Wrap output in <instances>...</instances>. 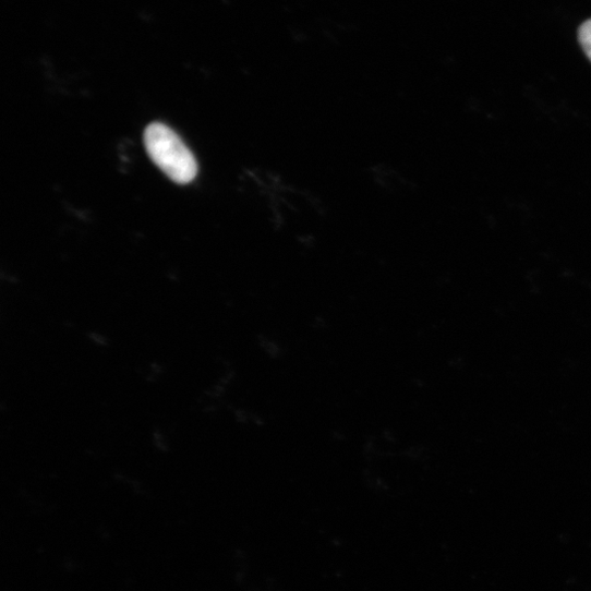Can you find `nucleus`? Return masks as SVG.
<instances>
[{
  "label": "nucleus",
  "instance_id": "1",
  "mask_svg": "<svg viewBox=\"0 0 591 591\" xmlns=\"http://www.w3.org/2000/svg\"><path fill=\"white\" fill-rule=\"evenodd\" d=\"M144 144L150 159L173 182L188 184L195 179L196 159L170 128L152 123L144 132Z\"/></svg>",
  "mask_w": 591,
  "mask_h": 591
},
{
  "label": "nucleus",
  "instance_id": "2",
  "mask_svg": "<svg viewBox=\"0 0 591 591\" xmlns=\"http://www.w3.org/2000/svg\"><path fill=\"white\" fill-rule=\"evenodd\" d=\"M578 40L587 58L591 61V20L580 26Z\"/></svg>",
  "mask_w": 591,
  "mask_h": 591
}]
</instances>
